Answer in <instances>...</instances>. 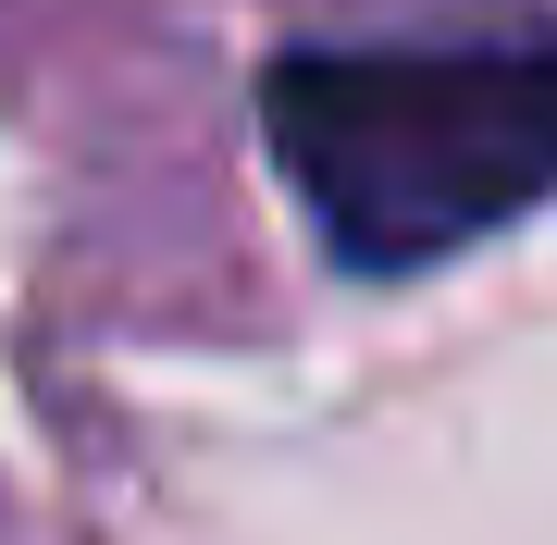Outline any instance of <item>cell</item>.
<instances>
[{"label": "cell", "mask_w": 557, "mask_h": 545, "mask_svg": "<svg viewBox=\"0 0 557 545\" xmlns=\"http://www.w3.org/2000/svg\"><path fill=\"white\" fill-rule=\"evenodd\" d=\"M260 137L335 273H434L557 199V25L298 38Z\"/></svg>", "instance_id": "6da1fadb"}]
</instances>
